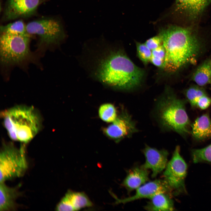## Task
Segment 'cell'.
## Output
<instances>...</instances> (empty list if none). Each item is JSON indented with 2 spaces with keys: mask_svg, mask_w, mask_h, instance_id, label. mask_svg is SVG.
<instances>
[{
  "mask_svg": "<svg viewBox=\"0 0 211 211\" xmlns=\"http://www.w3.org/2000/svg\"><path fill=\"white\" fill-rule=\"evenodd\" d=\"M3 124L12 140L27 143L40 131L41 120L33 106H17L2 111Z\"/></svg>",
  "mask_w": 211,
  "mask_h": 211,
  "instance_id": "cell-3",
  "label": "cell"
},
{
  "mask_svg": "<svg viewBox=\"0 0 211 211\" xmlns=\"http://www.w3.org/2000/svg\"><path fill=\"white\" fill-rule=\"evenodd\" d=\"M86 66L87 72L94 79L107 86L124 90L138 87L145 74L122 50L105 41L92 49Z\"/></svg>",
  "mask_w": 211,
  "mask_h": 211,
  "instance_id": "cell-1",
  "label": "cell"
},
{
  "mask_svg": "<svg viewBox=\"0 0 211 211\" xmlns=\"http://www.w3.org/2000/svg\"><path fill=\"white\" fill-rule=\"evenodd\" d=\"M159 35L166 52L163 68L170 73L195 65L205 49V40L194 26L169 25Z\"/></svg>",
  "mask_w": 211,
  "mask_h": 211,
  "instance_id": "cell-2",
  "label": "cell"
},
{
  "mask_svg": "<svg viewBox=\"0 0 211 211\" xmlns=\"http://www.w3.org/2000/svg\"><path fill=\"white\" fill-rule=\"evenodd\" d=\"M192 155L193 161L195 163L211 162V144L203 148L193 150Z\"/></svg>",
  "mask_w": 211,
  "mask_h": 211,
  "instance_id": "cell-22",
  "label": "cell"
},
{
  "mask_svg": "<svg viewBox=\"0 0 211 211\" xmlns=\"http://www.w3.org/2000/svg\"><path fill=\"white\" fill-rule=\"evenodd\" d=\"M191 127L192 135L197 140H202L211 137V121L207 114L197 118Z\"/></svg>",
  "mask_w": 211,
  "mask_h": 211,
  "instance_id": "cell-18",
  "label": "cell"
},
{
  "mask_svg": "<svg viewBox=\"0 0 211 211\" xmlns=\"http://www.w3.org/2000/svg\"><path fill=\"white\" fill-rule=\"evenodd\" d=\"M93 205L85 193L69 190L57 205L56 210L77 211L91 207Z\"/></svg>",
  "mask_w": 211,
  "mask_h": 211,
  "instance_id": "cell-14",
  "label": "cell"
},
{
  "mask_svg": "<svg viewBox=\"0 0 211 211\" xmlns=\"http://www.w3.org/2000/svg\"><path fill=\"white\" fill-rule=\"evenodd\" d=\"M155 109L157 119L162 129L182 135L189 132L190 121L185 103L171 92L166 91L159 98Z\"/></svg>",
  "mask_w": 211,
  "mask_h": 211,
  "instance_id": "cell-4",
  "label": "cell"
},
{
  "mask_svg": "<svg viewBox=\"0 0 211 211\" xmlns=\"http://www.w3.org/2000/svg\"><path fill=\"white\" fill-rule=\"evenodd\" d=\"M30 35L2 33L0 36V57L4 65L19 64L31 57Z\"/></svg>",
  "mask_w": 211,
  "mask_h": 211,
  "instance_id": "cell-5",
  "label": "cell"
},
{
  "mask_svg": "<svg viewBox=\"0 0 211 211\" xmlns=\"http://www.w3.org/2000/svg\"><path fill=\"white\" fill-rule=\"evenodd\" d=\"M1 33H6L21 35H29L27 32L26 25L21 20L10 23L0 27Z\"/></svg>",
  "mask_w": 211,
  "mask_h": 211,
  "instance_id": "cell-20",
  "label": "cell"
},
{
  "mask_svg": "<svg viewBox=\"0 0 211 211\" xmlns=\"http://www.w3.org/2000/svg\"><path fill=\"white\" fill-rule=\"evenodd\" d=\"M143 152L145 160L141 166L145 169H150L152 177L155 178L165 169L169 153L166 150H158L147 145L145 146Z\"/></svg>",
  "mask_w": 211,
  "mask_h": 211,
  "instance_id": "cell-12",
  "label": "cell"
},
{
  "mask_svg": "<svg viewBox=\"0 0 211 211\" xmlns=\"http://www.w3.org/2000/svg\"><path fill=\"white\" fill-rule=\"evenodd\" d=\"M28 165L23 147L4 144L0 152V183L23 176Z\"/></svg>",
  "mask_w": 211,
  "mask_h": 211,
  "instance_id": "cell-6",
  "label": "cell"
},
{
  "mask_svg": "<svg viewBox=\"0 0 211 211\" xmlns=\"http://www.w3.org/2000/svg\"><path fill=\"white\" fill-rule=\"evenodd\" d=\"M145 44L152 51L162 45V42L161 38L158 35L148 39L146 41Z\"/></svg>",
  "mask_w": 211,
  "mask_h": 211,
  "instance_id": "cell-25",
  "label": "cell"
},
{
  "mask_svg": "<svg viewBox=\"0 0 211 211\" xmlns=\"http://www.w3.org/2000/svg\"><path fill=\"white\" fill-rule=\"evenodd\" d=\"M211 103V98L205 95L198 99L196 103V106L201 109L204 110L207 108Z\"/></svg>",
  "mask_w": 211,
  "mask_h": 211,
  "instance_id": "cell-27",
  "label": "cell"
},
{
  "mask_svg": "<svg viewBox=\"0 0 211 211\" xmlns=\"http://www.w3.org/2000/svg\"><path fill=\"white\" fill-rule=\"evenodd\" d=\"M144 206V209L149 211H172L174 210L173 203L171 196L166 193L155 194L150 198Z\"/></svg>",
  "mask_w": 211,
  "mask_h": 211,
  "instance_id": "cell-17",
  "label": "cell"
},
{
  "mask_svg": "<svg viewBox=\"0 0 211 211\" xmlns=\"http://www.w3.org/2000/svg\"><path fill=\"white\" fill-rule=\"evenodd\" d=\"M148 170L140 166L131 169L122 183V185L130 193L145 184L149 179Z\"/></svg>",
  "mask_w": 211,
  "mask_h": 211,
  "instance_id": "cell-15",
  "label": "cell"
},
{
  "mask_svg": "<svg viewBox=\"0 0 211 211\" xmlns=\"http://www.w3.org/2000/svg\"><path fill=\"white\" fill-rule=\"evenodd\" d=\"M210 66H211V59H210Z\"/></svg>",
  "mask_w": 211,
  "mask_h": 211,
  "instance_id": "cell-28",
  "label": "cell"
},
{
  "mask_svg": "<svg viewBox=\"0 0 211 211\" xmlns=\"http://www.w3.org/2000/svg\"><path fill=\"white\" fill-rule=\"evenodd\" d=\"M210 89H211V86H210Z\"/></svg>",
  "mask_w": 211,
  "mask_h": 211,
  "instance_id": "cell-29",
  "label": "cell"
},
{
  "mask_svg": "<svg viewBox=\"0 0 211 211\" xmlns=\"http://www.w3.org/2000/svg\"><path fill=\"white\" fill-rule=\"evenodd\" d=\"M191 78L198 86L201 87L211 84V67L210 59L206 60L197 67Z\"/></svg>",
  "mask_w": 211,
  "mask_h": 211,
  "instance_id": "cell-19",
  "label": "cell"
},
{
  "mask_svg": "<svg viewBox=\"0 0 211 211\" xmlns=\"http://www.w3.org/2000/svg\"><path fill=\"white\" fill-rule=\"evenodd\" d=\"M211 4V0H176L174 12L185 22L194 23L199 19Z\"/></svg>",
  "mask_w": 211,
  "mask_h": 211,
  "instance_id": "cell-9",
  "label": "cell"
},
{
  "mask_svg": "<svg viewBox=\"0 0 211 211\" xmlns=\"http://www.w3.org/2000/svg\"><path fill=\"white\" fill-rule=\"evenodd\" d=\"M20 194L16 187H10L0 183V211H6L16 207V200Z\"/></svg>",
  "mask_w": 211,
  "mask_h": 211,
  "instance_id": "cell-16",
  "label": "cell"
},
{
  "mask_svg": "<svg viewBox=\"0 0 211 211\" xmlns=\"http://www.w3.org/2000/svg\"><path fill=\"white\" fill-rule=\"evenodd\" d=\"M185 95L188 100L193 107L196 106L198 99L201 97L206 95L204 89L199 86H192L186 91Z\"/></svg>",
  "mask_w": 211,
  "mask_h": 211,
  "instance_id": "cell-23",
  "label": "cell"
},
{
  "mask_svg": "<svg viewBox=\"0 0 211 211\" xmlns=\"http://www.w3.org/2000/svg\"><path fill=\"white\" fill-rule=\"evenodd\" d=\"M135 194L129 197L119 199L112 194L116 199L115 204L125 203L142 198L149 199L156 194L166 193L171 196V190L166 182L164 179H156L144 184L136 189Z\"/></svg>",
  "mask_w": 211,
  "mask_h": 211,
  "instance_id": "cell-11",
  "label": "cell"
},
{
  "mask_svg": "<svg viewBox=\"0 0 211 211\" xmlns=\"http://www.w3.org/2000/svg\"><path fill=\"white\" fill-rule=\"evenodd\" d=\"M98 115L104 122H112L117 118L116 110L115 106L110 103L101 105L98 109Z\"/></svg>",
  "mask_w": 211,
  "mask_h": 211,
  "instance_id": "cell-21",
  "label": "cell"
},
{
  "mask_svg": "<svg viewBox=\"0 0 211 211\" xmlns=\"http://www.w3.org/2000/svg\"><path fill=\"white\" fill-rule=\"evenodd\" d=\"M26 28L30 35H35L39 37L40 45H59L65 36L60 22L52 18H44L30 22L26 25Z\"/></svg>",
  "mask_w": 211,
  "mask_h": 211,
  "instance_id": "cell-7",
  "label": "cell"
},
{
  "mask_svg": "<svg viewBox=\"0 0 211 211\" xmlns=\"http://www.w3.org/2000/svg\"><path fill=\"white\" fill-rule=\"evenodd\" d=\"M137 131L134 122L130 115L126 112L117 117L104 129V132L108 136L117 141L129 137Z\"/></svg>",
  "mask_w": 211,
  "mask_h": 211,
  "instance_id": "cell-13",
  "label": "cell"
},
{
  "mask_svg": "<svg viewBox=\"0 0 211 211\" xmlns=\"http://www.w3.org/2000/svg\"><path fill=\"white\" fill-rule=\"evenodd\" d=\"M45 0H7L4 19L12 20L30 17L35 14Z\"/></svg>",
  "mask_w": 211,
  "mask_h": 211,
  "instance_id": "cell-10",
  "label": "cell"
},
{
  "mask_svg": "<svg viewBox=\"0 0 211 211\" xmlns=\"http://www.w3.org/2000/svg\"><path fill=\"white\" fill-rule=\"evenodd\" d=\"M187 166L180 154V148L176 147L163 173L164 179L171 189L173 195L185 192V180Z\"/></svg>",
  "mask_w": 211,
  "mask_h": 211,
  "instance_id": "cell-8",
  "label": "cell"
},
{
  "mask_svg": "<svg viewBox=\"0 0 211 211\" xmlns=\"http://www.w3.org/2000/svg\"><path fill=\"white\" fill-rule=\"evenodd\" d=\"M152 51V57L164 62L166 52L163 44Z\"/></svg>",
  "mask_w": 211,
  "mask_h": 211,
  "instance_id": "cell-26",
  "label": "cell"
},
{
  "mask_svg": "<svg viewBox=\"0 0 211 211\" xmlns=\"http://www.w3.org/2000/svg\"><path fill=\"white\" fill-rule=\"evenodd\" d=\"M137 51L138 56L140 60L145 64L150 62L152 56V51L145 43H136Z\"/></svg>",
  "mask_w": 211,
  "mask_h": 211,
  "instance_id": "cell-24",
  "label": "cell"
}]
</instances>
